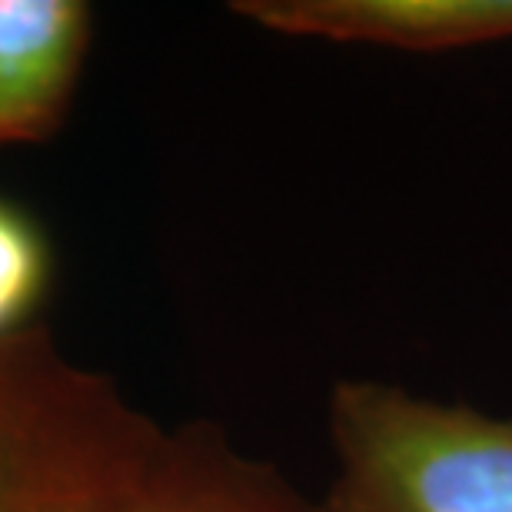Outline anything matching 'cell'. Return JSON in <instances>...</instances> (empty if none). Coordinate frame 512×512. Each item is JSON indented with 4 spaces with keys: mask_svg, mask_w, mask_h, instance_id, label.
Wrapping results in <instances>:
<instances>
[{
    "mask_svg": "<svg viewBox=\"0 0 512 512\" xmlns=\"http://www.w3.org/2000/svg\"><path fill=\"white\" fill-rule=\"evenodd\" d=\"M94 37L84 0H0V147L54 137Z\"/></svg>",
    "mask_w": 512,
    "mask_h": 512,
    "instance_id": "cell-4",
    "label": "cell"
},
{
    "mask_svg": "<svg viewBox=\"0 0 512 512\" xmlns=\"http://www.w3.org/2000/svg\"><path fill=\"white\" fill-rule=\"evenodd\" d=\"M167 429L44 330L0 346V512H117Z\"/></svg>",
    "mask_w": 512,
    "mask_h": 512,
    "instance_id": "cell-1",
    "label": "cell"
},
{
    "mask_svg": "<svg viewBox=\"0 0 512 512\" xmlns=\"http://www.w3.org/2000/svg\"><path fill=\"white\" fill-rule=\"evenodd\" d=\"M50 286V247L27 210L0 197V346L34 330Z\"/></svg>",
    "mask_w": 512,
    "mask_h": 512,
    "instance_id": "cell-6",
    "label": "cell"
},
{
    "mask_svg": "<svg viewBox=\"0 0 512 512\" xmlns=\"http://www.w3.org/2000/svg\"><path fill=\"white\" fill-rule=\"evenodd\" d=\"M233 10L283 37L406 54L512 40V0H240Z\"/></svg>",
    "mask_w": 512,
    "mask_h": 512,
    "instance_id": "cell-3",
    "label": "cell"
},
{
    "mask_svg": "<svg viewBox=\"0 0 512 512\" xmlns=\"http://www.w3.org/2000/svg\"><path fill=\"white\" fill-rule=\"evenodd\" d=\"M117 512H320L273 463L240 453L213 423L163 436L147 476Z\"/></svg>",
    "mask_w": 512,
    "mask_h": 512,
    "instance_id": "cell-5",
    "label": "cell"
},
{
    "mask_svg": "<svg viewBox=\"0 0 512 512\" xmlns=\"http://www.w3.org/2000/svg\"><path fill=\"white\" fill-rule=\"evenodd\" d=\"M326 429L336 479L320 512H512V413L343 380Z\"/></svg>",
    "mask_w": 512,
    "mask_h": 512,
    "instance_id": "cell-2",
    "label": "cell"
}]
</instances>
